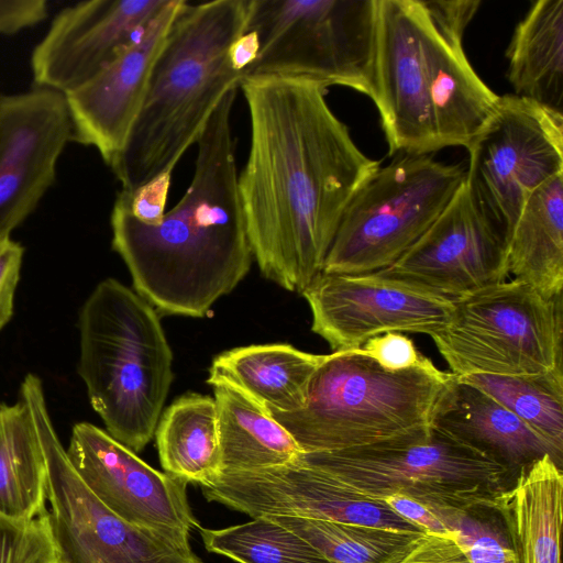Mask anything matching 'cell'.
Returning <instances> with one entry per match:
<instances>
[{
    "label": "cell",
    "mask_w": 563,
    "mask_h": 563,
    "mask_svg": "<svg viewBox=\"0 0 563 563\" xmlns=\"http://www.w3.org/2000/svg\"><path fill=\"white\" fill-rule=\"evenodd\" d=\"M240 87L251 143L239 190L253 256L267 279L301 294L322 273L351 197L380 163L354 143L324 85L255 75Z\"/></svg>",
    "instance_id": "1"
},
{
    "label": "cell",
    "mask_w": 563,
    "mask_h": 563,
    "mask_svg": "<svg viewBox=\"0 0 563 563\" xmlns=\"http://www.w3.org/2000/svg\"><path fill=\"white\" fill-rule=\"evenodd\" d=\"M236 89L206 122L191 183L157 225L139 221L117 197L112 249L136 292L162 314L205 317L245 277L254 260L239 190L231 117Z\"/></svg>",
    "instance_id": "2"
},
{
    "label": "cell",
    "mask_w": 563,
    "mask_h": 563,
    "mask_svg": "<svg viewBox=\"0 0 563 563\" xmlns=\"http://www.w3.org/2000/svg\"><path fill=\"white\" fill-rule=\"evenodd\" d=\"M389 154L467 148L499 96L448 37L421 0H376L372 91Z\"/></svg>",
    "instance_id": "3"
},
{
    "label": "cell",
    "mask_w": 563,
    "mask_h": 563,
    "mask_svg": "<svg viewBox=\"0 0 563 563\" xmlns=\"http://www.w3.org/2000/svg\"><path fill=\"white\" fill-rule=\"evenodd\" d=\"M251 5L252 0H183L125 146L111 167L122 190L173 173L222 97L245 78L232 67L228 51L246 31Z\"/></svg>",
    "instance_id": "4"
},
{
    "label": "cell",
    "mask_w": 563,
    "mask_h": 563,
    "mask_svg": "<svg viewBox=\"0 0 563 563\" xmlns=\"http://www.w3.org/2000/svg\"><path fill=\"white\" fill-rule=\"evenodd\" d=\"M81 377L107 432L134 453L155 434L173 375L156 310L113 278L99 283L79 318Z\"/></svg>",
    "instance_id": "5"
},
{
    "label": "cell",
    "mask_w": 563,
    "mask_h": 563,
    "mask_svg": "<svg viewBox=\"0 0 563 563\" xmlns=\"http://www.w3.org/2000/svg\"><path fill=\"white\" fill-rule=\"evenodd\" d=\"M451 373L434 365L387 371L357 350L325 354L303 407L269 413L302 452L379 443L429 426Z\"/></svg>",
    "instance_id": "6"
},
{
    "label": "cell",
    "mask_w": 563,
    "mask_h": 563,
    "mask_svg": "<svg viewBox=\"0 0 563 563\" xmlns=\"http://www.w3.org/2000/svg\"><path fill=\"white\" fill-rule=\"evenodd\" d=\"M298 460L368 497L401 494L433 512L495 506L516 478L431 423L372 445L302 452Z\"/></svg>",
    "instance_id": "7"
},
{
    "label": "cell",
    "mask_w": 563,
    "mask_h": 563,
    "mask_svg": "<svg viewBox=\"0 0 563 563\" xmlns=\"http://www.w3.org/2000/svg\"><path fill=\"white\" fill-rule=\"evenodd\" d=\"M461 164L400 154L347 202L322 273L364 275L394 264L440 216L465 180Z\"/></svg>",
    "instance_id": "8"
},
{
    "label": "cell",
    "mask_w": 563,
    "mask_h": 563,
    "mask_svg": "<svg viewBox=\"0 0 563 563\" xmlns=\"http://www.w3.org/2000/svg\"><path fill=\"white\" fill-rule=\"evenodd\" d=\"M246 30L260 41L247 76L305 77L371 96L376 0H252Z\"/></svg>",
    "instance_id": "9"
},
{
    "label": "cell",
    "mask_w": 563,
    "mask_h": 563,
    "mask_svg": "<svg viewBox=\"0 0 563 563\" xmlns=\"http://www.w3.org/2000/svg\"><path fill=\"white\" fill-rule=\"evenodd\" d=\"M562 295L512 278L454 300L430 336L456 377L537 375L562 368Z\"/></svg>",
    "instance_id": "10"
},
{
    "label": "cell",
    "mask_w": 563,
    "mask_h": 563,
    "mask_svg": "<svg viewBox=\"0 0 563 563\" xmlns=\"http://www.w3.org/2000/svg\"><path fill=\"white\" fill-rule=\"evenodd\" d=\"M20 399L31 412L45 456L48 520L59 563H203L189 541L132 526L93 496L58 440L40 377H24Z\"/></svg>",
    "instance_id": "11"
},
{
    "label": "cell",
    "mask_w": 563,
    "mask_h": 563,
    "mask_svg": "<svg viewBox=\"0 0 563 563\" xmlns=\"http://www.w3.org/2000/svg\"><path fill=\"white\" fill-rule=\"evenodd\" d=\"M466 150L465 181L508 238L529 195L563 174V113L516 95L499 96Z\"/></svg>",
    "instance_id": "12"
},
{
    "label": "cell",
    "mask_w": 563,
    "mask_h": 563,
    "mask_svg": "<svg viewBox=\"0 0 563 563\" xmlns=\"http://www.w3.org/2000/svg\"><path fill=\"white\" fill-rule=\"evenodd\" d=\"M371 274L454 301L506 282L508 238L464 180L420 239L394 264Z\"/></svg>",
    "instance_id": "13"
},
{
    "label": "cell",
    "mask_w": 563,
    "mask_h": 563,
    "mask_svg": "<svg viewBox=\"0 0 563 563\" xmlns=\"http://www.w3.org/2000/svg\"><path fill=\"white\" fill-rule=\"evenodd\" d=\"M66 453L86 487L123 521L181 541L201 527L186 481L154 470L99 427L76 423Z\"/></svg>",
    "instance_id": "14"
},
{
    "label": "cell",
    "mask_w": 563,
    "mask_h": 563,
    "mask_svg": "<svg viewBox=\"0 0 563 563\" xmlns=\"http://www.w3.org/2000/svg\"><path fill=\"white\" fill-rule=\"evenodd\" d=\"M208 501L251 518L284 516L424 533L375 499L298 459L287 465L229 472L200 486Z\"/></svg>",
    "instance_id": "15"
},
{
    "label": "cell",
    "mask_w": 563,
    "mask_h": 563,
    "mask_svg": "<svg viewBox=\"0 0 563 563\" xmlns=\"http://www.w3.org/2000/svg\"><path fill=\"white\" fill-rule=\"evenodd\" d=\"M300 295L311 310V330L332 353L357 350L387 332L430 336L446 324L454 308L453 300L374 274L320 273Z\"/></svg>",
    "instance_id": "16"
},
{
    "label": "cell",
    "mask_w": 563,
    "mask_h": 563,
    "mask_svg": "<svg viewBox=\"0 0 563 563\" xmlns=\"http://www.w3.org/2000/svg\"><path fill=\"white\" fill-rule=\"evenodd\" d=\"M71 140L63 93L33 88L0 95V242L35 211Z\"/></svg>",
    "instance_id": "17"
},
{
    "label": "cell",
    "mask_w": 563,
    "mask_h": 563,
    "mask_svg": "<svg viewBox=\"0 0 563 563\" xmlns=\"http://www.w3.org/2000/svg\"><path fill=\"white\" fill-rule=\"evenodd\" d=\"M167 0H90L59 11L31 55L37 88L63 95L89 81L144 34Z\"/></svg>",
    "instance_id": "18"
},
{
    "label": "cell",
    "mask_w": 563,
    "mask_h": 563,
    "mask_svg": "<svg viewBox=\"0 0 563 563\" xmlns=\"http://www.w3.org/2000/svg\"><path fill=\"white\" fill-rule=\"evenodd\" d=\"M183 0H167L142 37L89 81L64 95L71 140L98 151L111 168L140 112L152 67Z\"/></svg>",
    "instance_id": "19"
},
{
    "label": "cell",
    "mask_w": 563,
    "mask_h": 563,
    "mask_svg": "<svg viewBox=\"0 0 563 563\" xmlns=\"http://www.w3.org/2000/svg\"><path fill=\"white\" fill-rule=\"evenodd\" d=\"M431 424L507 467L515 476L550 455L562 468L563 455L516 415L454 375L438 399Z\"/></svg>",
    "instance_id": "20"
},
{
    "label": "cell",
    "mask_w": 563,
    "mask_h": 563,
    "mask_svg": "<svg viewBox=\"0 0 563 563\" xmlns=\"http://www.w3.org/2000/svg\"><path fill=\"white\" fill-rule=\"evenodd\" d=\"M324 357L285 343L234 347L213 358L207 383L229 385L268 413L294 412L306 404L311 377Z\"/></svg>",
    "instance_id": "21"
},
{
    "label": "cell",
    "mask_w": 563,
    "mask_h": 563,
    "mask_svg": "<svg viewBox=\"0 0 563 563\" xmlns=\"http://www.w3.org/2000/svg\"><path fill=\"white\" fill-rule=\"evenodd\" d=\"M496 506L517 563H561L563 473L550 455L522 470Z\"/></svg>",
    "instance_id": "22"
},
{
    "label": "cell",
    "mask_w": 563,
    "mask_h": 563,
    "mask_svg": "<svg viewBox=\"0 0 563 563\" xmlns=\"http://www.w3.org/2000/svg\"><path fill=\"white\" fill-rule=\"evenodd\" d=\"M508 272L548 299L563 287V174L536 188L508 236Z\"/></svg>",
    "instance_id": "23"
},
{
    "label": "cell",
    "mask_w": 563,
    "mask_h": 563,
    "mask_svg": "<svg viewBox=\"0 0 563 563\" xmlns=\"http://www.w3.org/2000/svg\"><path fill=\"white\" fill-rule=\"evenodd\" d=\"M516 96L563 113V0H539L507 49Z\"/></svg>",
    "instance_id": "24"
},
{
    "label": "cell",
    "mask_w": 563,
    "mask_h": 563,
    "mask_svg": "<svg viewBox=\"0 0 563 563\" xmlns=\"http://www.w3.org/2000/svg\"><path fill=\"white\" fill-rule=\"evenodd\" d=\"M212 387L222 473L272 468L299 457L295 439L262 406L229 385Z\"/></svg>",
    "instance_id": "25"
},
{
    "label": "cell",
    "mask_w": 563,
    "mask_h": 563,
    "mask_svg": "<svg viewBox=\"0 0 563 563\" xmlns=\"http://www.w3.org/2000/svg\"><path fill=\"white\" fill-rule=\"evenodd\" d=\"M155 437L165 473L199 486L209 485L221 476L214 398L197 393L177 398L162 412Z\"/></svg>",
    "instance_id": "26"
},
{
    "label": "cell",
    "mask_w": 563,
    "mask_h": 563,
    "mask_svg": "<svg viewBox=\"0 0 563 563\" xmlns=\"http://www.w3.org/2000/svg\"><path fill=\"white\" fill-rule=\"evenodd\" d=\"M46 463L27 406L0 405V515L27 521L46 511Z\"/></svg>",
    "instance_id": "27"
},
{
    "label": "cell",
    "mask_w": 563,
    "mask_h": 563,
    "mask_svg": "<svg viewBox=\"0 0 563 563\" xmlns=\"http://www.w3.org/2000/svg\"><path fill=\"white\" fill-rule=\"evenodd\" d=\"M316 548L331 563H399L424 533L269 516Z\"/></svg>",
    "instance_id": "28"
},
{
    "label": "cell",
    "mask_w": 563,
    "mask_h": 563,
    "mask_svg": "<svg viewBox=\"0 0 563 563\" xmlns=\"http://www.w3.org/2000/svg\"><path fill=\"white\" fill-rule=\"evenodd\" d=\"M456 377V376H455ZM507 408L563 455V371L459 377Z\"/></svg>",
    "instance_id": "29"
},
{
    "label": "cell",
    "mask_w": 563,
    "mask_h": 563,
    "mask_svg": "<svg viewBox=\"0 0 563 563\" xmlns=\"http://www.w3.org/2000/svg\"><path fill=\"white\" fill-rule=\"evenodd\" d=\"M198 530L209 552L238 563H331L309 542L269 516L227 528Z\"/></svg>",
    "instance_id": "30"
},
{
    "label": "cell",
    "mask_w": 563,
    "mask_h": 563,
    "mask_svg": "<svg viewBox=\"0 0 563 563\" xmlns=\"http://www.w3.org/2000/svg\"><path fill=\"white\" fill-rule=\"evenodd\" d=\"M434 514L460 543L471 563H517L507 526L496 505Z\"/></svg>",
    "instance_id": "31"
},
{
    "label": "cell",
    "mask_w": 563,
    "mask_h": 563,
    "mask_svg": "<svg viewBox=\"0 0 563 563\" xmlns=\"http://www.w3.org/2000/svg\"><path fill=\"white\" fill-rule=\"evenodd\" d=\"M0 563H59L48 510L27 521L0 515Z\"/></svg>",
    "instance_id": "32"
},
{
    "label": "cell",
    "mask_w": 563,
    "mask_h": 563,
    "mask_svg": "<svg viewBox=\"0 0 563 563\" xmlns=\"http://www.w3.org/2000/svg\"><path fill=\"white\" fill-rule=\"evenodd\" d=\"M358 351L384 369L391 372L433 365L417 350L415 343L400 332H387L371 338Z\"/></svg>",
    "instance_id": "33"
},
{
    "label": "cell",
    "mask_w": 563,
    "mask_h": 563,
    "mask_svg": "<svg viewBox=\"0 0 563 563\" xmlns=\"http://www.w3.org/2000/svg\"><path fill=\"white\" fill-rule=\"evenodd\" d=\"M172 174L162 173L132 191L121 190L117 197L139 221L157 225L165 214Z\"/></svg>",
    "instance_id": "34"
},
{
    "label": "cell",
    "mask_w": 563,
    "mask_h": 563,
    "mask_svg": "<svg viewBox=\"0 0 563 563\" xmlns=\"http://www.w3.org/2000/svg\"><path fill=\"white\" fill-rule=\"evenodd\" d=\"M421 2L440 31L460 43L466 26L481 4L477 0H421Z\"/></svg>",
    "instance_id": "35"
},
{
    "label": "cell",
    "mask_w": 563,
    "mask_h": 563,
    "mask_svg": "<svg viewBox=\"0 0 563 563\" xmlns=\"http://www.w3.org/2000/svg\"><path fill=\"white\" fill-rule=\"evenodd\" d=\"M24 247L11 238L0 242V331L13 314L14 292L20 279Z\"/></svg>",
    "instance_id": "36"
},
{
    "label": "cell",
    "mask_w": 563,
    "mask_h": 563,
    "mask_svg": "<svg viewBox=\"0 0 563 563\" xmlns=\"http://www.w3.org/2000/svg\"><path fill=\"white\" fill-rule=\"evenodd\" d=\"M399 563H471L453 536L422 534Z\"/></svg>",
    "instance_id": "37"
},
{
    "label": "cell",
    "mask_w": 563,
    "mask_h": 563,
    "mask_svg": "<svg viewBox=\"0 0 563 563\" xmlns=\"http://www.w3.org/2000/svg\"><path fill=\"white\" fill-rule=\"evenodd\" d=\"M47 15L45 0H0V34L19 33L41 23Z\"/></svg>",
    "instance_id": "38"
},
{
    "label": "cell",
    "mask_w": 563,
    "mask_h": 563,
    "mask_svg": "<svg viewBox=\"0 0 563 563\" xmlns=\"http://www.w3.org/2000/svg\"><path fill=\"white\" fill-rule=\"evenodd\" d=\"M398 516L418 527L427 534L452 536L443 521L426 505L401 494L382 498Z\"/></svg>",
    "instance_id": "39"
},
{
    "label": "cell",
    "mask_w": 563,
    "mask_h": 563,
    "mask_svg": "<svg viewBox=\"0 0 563 563\" xmlns=\"http://www.w3.org/2000/svg\"><path fill=\"white\" fill-rule=\"evenodd\" d=\"M260 52V41L253 30H246L239 36L228 51L229 60L232 67L247 76L249 69L255 63Z\"/></svg>",
    "instance_id": "40"
}]
</instances>
